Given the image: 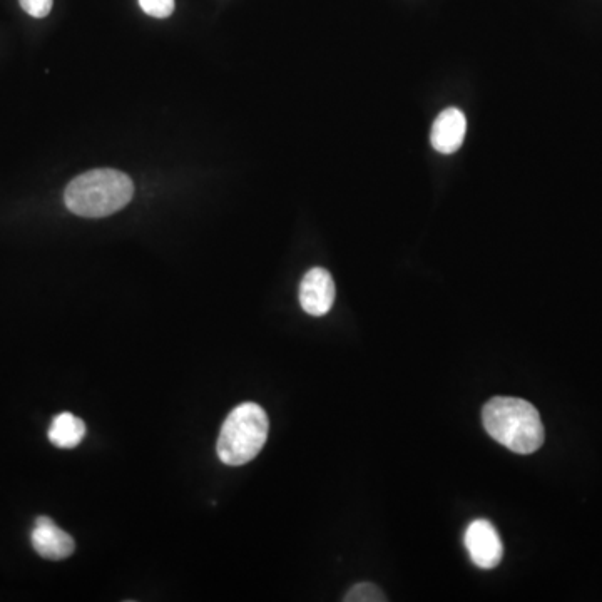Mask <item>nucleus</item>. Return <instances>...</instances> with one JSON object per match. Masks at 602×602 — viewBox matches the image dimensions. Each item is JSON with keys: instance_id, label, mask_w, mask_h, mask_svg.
Wrapping results in <instances>:
<instances>
[{"instance_id": "obj_7", "label": "nucleus", "mask_w": 602, "mask_h": 602, "mask_svg": "<svg viewBox=\"0 0 602 602\" xmlns=\"http://www.w3.org/2000/svg\"><path fill=\"white\" fill-rule=\"evenodd\" d=\"M467 121L460 109L449 108L435 119L430 133V141L437 153L452 154L459 151L464 143Z\"/></svg>"}, {"instance_id": "obj_8", "label": "nucleus", "mask_w": 602, "mask_h": 602, "mask_svg": "<svg viewBox=\"0 0 602 602\" xmlns=\"http://www.w3.org/2000/svg\"><path fill=\"white\" fill-rule=\"evenodd\" d=\"M84 435H86V425L71 412L56 415L49 429V440L59 449H74L81 444Z\"/></svg>"}, {"instance_id": "obj_10", "label": "nucleus", "mask_w": 602, "mask_h": 602, "mask_svg": "<svg viewBox=\"0 0 602 602\" xmlns=\"http://www.w3.org/2000/svg\"><path fill=\"white\" fill-rule=\"evenodd\" d=\"M139 6L148 16L166 19L174 12V0H139Z\"/></svg>"}, {"instance_id": "obj_6", "label": "nucleus", "mask_w": 602, "mask_h": 602, "mask_svg": "<svg viewBox=\"0 0 602 602\" xmlns=\"http://www.w3.org/2000/svg\"><path fill=\"white\" fill-rule=\"evenodd\" d=\"M32 547L39 556L49 561H62L71 556L76 542L61 527H57L51 517L39 516L31 534Z\"/></svg>"}, {"instance_id": "obj_2", "label": "nucleus", "mask_w": 602, "mask_h": 602, "mask_svg": "<svg viewBox=\"0 0 602 602\" xmlns=\"http://www.w3.org/2000/svg\"><path fill=\"white\" fill-rule=\"evenodd\" d=\"M133 196V181L118 169L87 171L72 179L64 191L67 210L84 218L114 215L129 205Z\"/></svg>"}, {"instance_id": "obj_1", "label": "nucleus", "mask_w": 602, "mask_h": 602, "mask_svg": "<svg viewBox=\"0 0 602 602\" xmlns=\"http://www.w3.org/2000/svg\"><path fill=\"white\" fill-rule=\"evenodd\" d=\"M482 422L492 439L516 454H534L546 439L541 415L522 398H492L482 410Z\"/></svg>"}, {"instance_id": "obj_4", "label": "nucleus", "mask_w": 602, "mask_h": 602, "mask_svg": "<svg viewBox=\"0 0 602 602\" xmlns=\"http://www.w3.org/2000/svg\"><path fill=\"white\" fill-rule=\"evenodd\" d=\"M465 547L470 559L480 569H494L499 566L504 556V546L499 532L489 521L475 519L465 531Z\"/></svg>"}, {"instance_id": "obj_5", "label": "nucleus", "mask_w": 602, "mask_h": 602, "mask_svg": "<svg viewBox=\"0 0 602 602\" xmlns=\"http://www.w3.org/2000/svg\"><path fill=\"white\" fill-rule=\"evenodd\" d=\"M335 281L325 268H312L300 285V305L308 315L323 317L335 303Z\"/></svg>"}, {"instance_id": "obj_9", "label": "nucleus", "mask_w": 602, "mask_h": 602, "mask_svg": "<svg viewBox=\"0 0 602 602\" xmlns=\"http://www.w3.org/2000/svg\"><path fill=\"white\" fill-rule=\"evenodd\" d=\"M347 602H385L387 597L377 586H373L370 582H360L357 586H353L345 596Z\"/></svg>"}, {"instance_id": "obj_11", "label": "nucleus", "mask_w": 602, "mask_h": 602, "mask_svg": "<svg viewBox=\"0 0 602 602\" xmlns=\"http://www.w3.org/2000/svg\"><path fill=\"white\" fill-rule=\"evenodd\" d=\"M19 2H21L22 9L36 19H44L49 16L52 4H54V0H19Z\"/></svg>"}, {"instance_id": "obj_3", "label": "nucleus", "mask_w": 602, "mask_h": 602, "mask_svg": "<svg viewBox=\"0 0 602 602\" xmlns=\"http://www.w3.org/2000/svg\"><path fill=\"white\" fill-rule=\"evenodd\" d=\"M268 432V415L260 405H238L221 427L218 457L223 464L233 467L248 464L265 447Z\"/></svg>"}]
</instances>
